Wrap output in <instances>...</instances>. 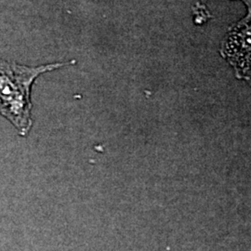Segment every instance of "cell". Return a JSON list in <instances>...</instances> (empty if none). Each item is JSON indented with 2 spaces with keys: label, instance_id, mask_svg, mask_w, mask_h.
I'll use <instances>...</instances> for the list:
<instances>
[{
  "label": "cell",
  "instance_id": "1",
  "mask_svg": "<svg viewBox=\"0 0 251 251\" xmlns=\"http://www.w3.org/2000/svg\"><path fill=\"white\" fill-rule=\"evenodd\" d=\"M72 63L32 67L0 59V115L9 120L21 136H27L33 126L31 90L35 80L44 73Z\"/></svg>",
  "mask_w": 251,
  "mask_h": 251
},
{
  "label": "cell",
  "instance_id": "2",
  "mask_svg": "<svg viewBox=\"0 0 251 251\" xmlns=\"http://www.w3.org/2000/svg\"><path fill=\"white\" fill-rule=\"evenodd\" d=\"M243 1H244L245 3H247V4H248V2H249V4L251 3V0H243Z\"/></svg>",
  "mask_w": 251,
  "mask_h": 251
}]
</instances>
